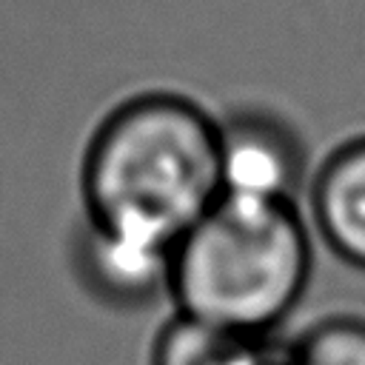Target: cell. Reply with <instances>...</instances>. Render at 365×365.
Listing matches in <instances>:
<instances>
[{
	"label": "cell",
	"instance_id": "6da1fadb",
	"mask_svg": "<svg viewBox=\"0 0 365 365\" xmlns=\"http://www.w3.org/2000/svg\"><path fill=\"white\" fill-rule=\"evenodd\" d=\"M217 137V117L185 94L125 97L83 151L86 222L174 248L220 200Z\"/></svg>",
	"mask_w": 365,
	"mask_h": 365
},
{
	"label": "cell",
	"instance_id": "7a4b0ae2",
	"mask_svg": "<svg viewBox=\"0 0 365 365\" xmlns=\"http://www.w3.org/2000/svg\"><path fill=\"white\" fill-rule=\"evenodd\" d=\"M314 268L297 205L220 197L174 245L168 299L202 325L268 339L297 308Z\"/></svg>",
	"mask_w": 365,
	"mask_h": 365
},
{
	"label": "cell",
	"instance_id": "3957f363",
	"mask_svg": "<svg viewBox=\"0 0 365 365\" xmlns=\"http://www.w3.org/2000/svg\"><path fill=\"white\" fill-rule=\"evenodd\" d=\"M220 197L271 205H297L305 182V145L277 114L240 108L217 117Z\"/></svg>",
	"mask_w": 365,
	"mask_h": 365
},
{
	"label": "cell",
	"instance_id": "277c9868",
	"mask_svg": "<svg viewBox=\"0 0 365 365\" xmlns=\"http://www.w3.org/2000/svg\"><path fill=\"white\" fill-rule=\"evenodd\" d=\"M174 248L140 237L108 231L91 222L74 237V274L80 285L103 305L117 311H140L157 299H168Z\"/></svg>",
	"mask_w": 365,
	"mask_h": 365
},
{
	"label": "cell",
	"instance_id": "5b68a950",
	"mask_svg": "<svg viewBox=\"0 0 365 365\" xmlns=\"http://www.w3.org/2000/svg\"><path fill=\"white\" fill-rule=\"evenodd\" d=\"M311 225L342 262L365 271V134L336 145L308 185Z\"/></svg>",
	"mask_w": 365,
	"mask_h": 365
},
{
	"label": "cell",
	"instance_id": "8992f818",
	"mask_svg": "<svg viewBox=\"0 0 365 365\" xmlns=\"http://www.w3.org/2000/svg\"><path fill=\"white\" fill-rule=\"evenodd\" d=\"M285 348L291 365H365V319L354 314L319 317Z\"/></svg>",
	"mask_w": 365,
	"mask_h": 365
}]
</instances>
